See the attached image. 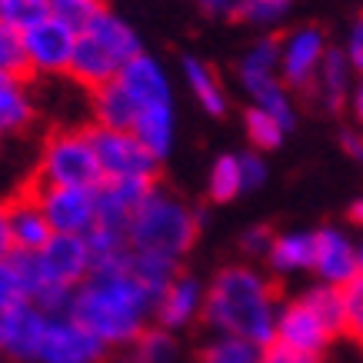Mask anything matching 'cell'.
<instances>
[{
  "instance_id": "cell-15",
  "label": "cell",
  "mask_w": 363,
  "mask_h": 363,
  "mask_svg": "<svg viewBox=\"0 0 363 363\" xmlns=\"http://www.w3.org/2000/svg\"><path fill=\"white\" fill-rule=\"evenodd\" d=\"M313 270L323 284L347 286L353 277H360V253L353 250L340 230L323 227L313 233Z\"/></svg>"
},
{
  "instance_id": "cell-13",
  "label": "cell",
  "mask_w": 363,
  "mask_h": 363,
  "mask_svg": "<svg viewBox=\"0 0 363 363\" xmlns=\"http://www.w3.org/2000/svg\"><path fill=\"white\" fill-rule=\"evenodd\" d=\"M7 223H11L13 253H21V257L40 253L47 243H50V237H54L50 220H47V213H44V207H40V200H37L30 184H27L21 194L7 197Z\"/></svg>"
},
{
  "instance_id": "cell-35",
  "label": "cell",
  "mask_w": 363,
  "mask_h": 363,
  "mask_svg": "<svg viewBox=\"0 0 363 363\" xmlns=\"http://www.w3.org/2000/svg\"><path fill=\"white\" fill-rule=\"evenodd\" d=\"M347 60L357 74H363V17L353 23L350 30V40H347Z\"/></svg>"
},
{
  "instance_id": "cell-4",
  "label": "cell",
  "mask_w": 363,
  "mask_h": 363,
  "mask_svg": "<svg viewBox=\"0 0 363 363\" xmlns=\"http://www.w3.org/2000/svg\"><path fill=\"white\" fill-rule=\"evenodd\" d=\"M137 54H143L140 37L121 13L111 7H100L90 23L77 33V50L70 64V80L84 90H97L104 84L117 80L123 67L130 64Z\"/></svg>"
},
{
  "instance_id": "cell-8",
  "label": "cell",
  "mask_w": 363,
  "mask_h": 363,
  "mask_svg": "<svg viewBox=\"0 0 363 363\" xmlns=\"http://www.w3.org/2000/svg\"><path fill=\"white\" fill-rule=\"evenodd\" d=\"M111 347L77 323L70 313H47L37 363H107Z\"/></svg>"
},
{
  "instance_id": "cell-36",
  "label": "cell",
  "mask_w": 363,
  "mask_h": 363,
  "mask_svg": "<svg viewBox=\"0 0 363 363\" xmlns=\"http://www.w3.org/2000/svg\"><path fill=\"white\" fill-rule=\"evenodd\" d=\"M13 253L11 243V223H7V200H0V260Z\"/></svg>"
},
{
  "instance_id": "cell-29",
  "label": "cell",
  "mask_w": 363,
  "mask_h": 363,
  "mask_svg": "<svg viewBox=\"0 0 363 363\" xmlns=\"http://www.w3.org/2000/svg\"><path fill=\"white\" fill-rule=\"evenodd\" d=\"M54 13L50 0H0V21L13 30H30L33 23L47 21Z\"/></svg>"
},
{
  "instance_id": "cell-25",
  "label": "cell",
  "mask_w": 363,
  "mask_h": 363,
  "mask_svg": "<svg viewBox=\"0 0 363 363\" xmlns=\"http://www.w3.org/2000/svg\"><path fill=\"white\" fill-rule=\"evenodd\" d=\"M243 194V177H240V157H217L213 167H210L207 177V197L213 203H230L233 197Z\"/></svg>"
},
{
  "instance_id": "cell-30",
  "label": "cell",
  "mask_w": 363,
  "mask_h": 363,
  "mask_svg": "<svg viewBox=\"0 0 363 363\" xmlns=\"http://www.w3.org/2000/svg\"><path fill=\"white\" fill-rule=\"evenodd\" d=\"M0 74H21L27 77V57H23V33L0 21Z\"/></svg>"
},
{
  "instance_id": "cell-41",
  "label": "cell",
  "mask_w": 363,
  "mask_h": 363,
  "mask_svg": "<svg viewBox=\"0 0 363 363\" xmlns=\"http://www.w3.org/2000/svg\"><path fill=\"white\" fill-rule=\"evenodd\" d=\"M350 340H353V343H357V347H360V350H363V323H360V327H357V330L350 333Z\"/></svg>"
},
{
  "instance_id": "cell-10",
  "label": "cell",
  "mask_w": 363,
  "mask_h": 363,
  "mask_svg": "<svg viewBox=\"0 0 363 363\" xmlns=\"http://www.w3.org/2000/svg\"><path fill=\"white\" fill-rule=\"evenodd\" d=\"M33 194L54 233L90 237L97 230V187H33Z\"/></svg>"
},
{
  "instance_id": "cell-21",
  "label": "cell",
  "mask_w": 363,
  "mask_h": 363,
  "mask_svg": "<svg viewBox=\"0 0 363 363\" xmlns=\"http://www.w3.org/2000/svg\"><path fill=\"white\" fill-rule=\"evenodd\" d=\"M267 264L274 274L313 270V233H277Z\"/></svg>"
},
{
  "instance_id": "cell-43",
  "label": "cell",
  "mask_w": 363,
  "mask_h": 363,
  "mask_svg": "<svg viewBox=\"0 0 363 363\" xmlns=\"http://www.w3.org/2000/svg\"><path fill=\"white\" fill-rule=\"evenodd\" d=\"M50 4H64V0H50Z\"/></svg>"
},
{
  "instance_id": "cell-23",
  "label": "cell",
  "mask_w": 363,
  "mask_h": 363,
  "mask_svg": "<svg viewBox=\"0 0 363 363\" xmlns=\"http://www.w3.org/2000/svg\"><path fill=\"white\" fill-rule=\"evenodd\" d=\"M350 60H347V50H327L323 57V67L317 74V87H313V97H320L330 111H340L343 97H347V77H350Z\"/></svg>"
},
{
  "instance_id": "cell-37",
  "label": "cell",
  "mask_w": 363,
  "mask_h": 363,
  "mask_svg": "<svg viewBox=\"0 0 363 363\" xmlns=\"http://www.w3.org/2000/svg\"><path fill=\"white\" fill-rule=\"evenodd\" d=\"M340 140H343V147H347L353 157H363V137H357V133H343Z\"/></svg>"
},
{
  "instance_id": "cell-2",
  "label": "cell",
  "mask_w": 363,
  "mask_h": 363,
  "mask_svg": "<svg viewBox=\"0 0 363 363\" xmlns=\"http://www.w3.org/2000/svg\"><path fill=\"white\" fill-rule=\"evenodd\" d=\"M280 290L260 270L247 264H230L217 270L207 284L203 323L220 337H240L257 347H270L280 317Z\"/></svg>"
},
{
  "instance_id": "cell-22",
  "label": "cell",
  "mask_w": 363,
  "mask_h": 363,
  "mask_svg": "<svg viewBox=\"0 0 363 363\" xmlns=\"http://www.w3.org/2000/svg\"><path fill=\"white\" fill-rule=\"evenodd\" d=\"M33 300V280L27 257L11 253L0 260V310H17Z\"/></svg>"
},
{
  "instance_id": "cell-39",
  "label": "cell",
  "mask_w": 363,
  "mask_h": 363,
  "mask_svg": "<svg viewBox=\"0 0 363 363\" xmlns=\"http://www.w3.org/2000/svg\"><path fill=\"white\" fill-rule=\"evenodd\" d=\"M347 217H350V223H357V227H363V200H357V203H353V207H350V213H347Z\"/></svg>"
},
{
  "instance_id": "cell-24",
  "label": "cell",
  "mask_w": 363,
  "mask_h": 363,
  "mask_svg": "<svg viewBox=\"0 0 363 363\" xmlns=\"http://www.w3.org/2000/svg\"><path fill=\"white\" fill-rule=\"evenodd\" d=\"M303 300H307V307L330 327L333 337H347V310H343L340 286L320 284V286H313V290H307Z\"/></svg>"
},
{
  "instance_id": "cell-28",
  "label": "cell",
  "mask_w": 363,
  "mask_h": 363,
  "mask_svg": "<svg viewBox=\"0 0 363 363\" xmlns=\"http://www.w3.org/2000/svg\"><path fill=\"white\" fill-rule=\"evenodd\" d=\"M243 127H247V137L257 150H277L280 140L286 137V127L277 117H270L267 111L260 107H250V111L243 113Z\"/></svg>"
},
{
  "instance_id": "cell-18",
  "label": "cell",
  "mask_w": 363,
  "mask_h": 363,
  "mask_svg": "<svg viewBox=\"0 0 363 363\" xmlns=\"http://www.w3.org/2000/svg\"><path fill=\"white\" fill-rule=\"evenodd\" d=\"M237 77H240L247 94H257L260 87L280 80V37H264L240 57L237 64Z\"/></svg>"
},
{
  "instance_id": "cell-12",
  "label": "cell",
  "mask_w": 363,
  "mask_h": 363,
  "mask_svg": "<svg viewBox=\"0 0 363 363\" xmlns=\"http://www.w3.org/2000/svg\"><path fill=\"white\" fill-rule=\"evenodd\" d=\"M337 340L330 333V327L307 307V300L300 297L294 303H284L280 307V317H277V333L270 347H284L290 353H300V357H317L327 350V343Z\"/></svg>"
},
{
  "instance_id": "cell-20",
  "label": "cell",
  "mask_w": 363,
  "mask_h": 363,
  "mask_svg": "<svg viewBox=\"0 0 363 363\" xmlns=\"http://www.w3.org/2000/svg\"><path fill=\"white\" fill-rule=\"evenodd\" d=\"M90 117H94L90 127H104V130H130L133 127V111L123 90L117 87V80L90 90Z\"/></svg>"
},
{
  "instance_id": "cell-14",
  "label": "cell",
  "mask_w": 363,
  "mask_h": 363,
  "mask_svg": "<svg viewBox=\"0 0 363 363\" xmlns=\"http://www.w3.org/2000/svg\"><path fill=\"white\" fill-rule=\"evenodd\" d=\"M203 300H207V286L200 284L194 274H180L164 286V294L157 300L154 320L157 327L177 333V330H187L194 327L200 317H203Z\"/></svg>"
},
{
  "instance_id": "cell-17",
  "label": "cell",
  "mask_w": 363,
  "mask_h": 363,
  "mask_svg": "<svg viewBox=\"0 0 363 363\" xmlns=\"http://www.w3.org/2000/svg\"><path fill=\"white\" fill-rule=\"evenodd\" d=\"M37 107H33L30 77L21 74H0V137H17L33 123Z\"/></svg>"
},
{
  "instance_id": "cell-9",
  "label": "cell",
  "mask_w": 363,
  "mask_h": 363,
  "mask_svg": "<svg viewBox=\"0 0 363 363\" xmlns=\"http://www.w3.org/2000/svg\"><path fill=\"white\" fill-rule=\"evenodd\" d=\"M327 57V37L320 27H297L280 37V84L286 90L313 94Z\"/></svg>"
},
{
  "instance_id": "cell-1",
  "label": "cell",
  "mask_w": 363,
  "mask_h": 363,
  "mask_svg": "<svg viewBox=\"0 0 363 363\" xmlns=\"http://www.w3.org/2000/svg\"><path fill=\"white\" fill-rule=\"evenodd\" d=\"M157 300L160 294L137 277V270L130 267V250H127L111 264L94 267V274L74 290L67 313L84 323L111 350H127L143 330H150Z\"/></svg>"
},
{
  "instance_id": "cell-40",
  "label": "cell",
  "mask_w": 363,
  "mask_h": 363,
  "mask_svg": "<svg viewBox=\"0 0 363 363\" xmlns=\"http://www.w3.org/2000/svg\"><path fill=\"white\" fill-rule=\"evenodd\" d=\"M7 313L11 310H0V357H4V343H7Z\"/></svg>"
},
{
  "instance_id": "cell-42",
  "label": "cell",
  "mask_w": 363,
  "mask_h": 363,
  "mask_svg": "<svg viewBox=\"0 0 363 363\" xmlns=\"http://www.w3.org/2000/svg\"><path fill=\"white\" fill-rule=\"evenodd\" d=\"M360 274H363V247H360Z\"/></svg>"
},
{
  "instance_id": "cell-27",
  "label": "cell",
  "mask_w": 363,
  "mask_h": 363,
  "mask_svg": "<svg viewBox=\"0 0 363 363\" xmlns=\"http://www.w3.org/2000/svg\"><path fill=\"white\" fill-rule=\"evenodd\" d=\"M197 363H264V347L240 337H217L200 350Z\"/></svg>"
},
{
  "instance_id": "cell-34",
  "label": "cell",
  "mask_w": 363,
  "mask_h": 363,
  "mask_svg": "<svg viewBox=\"0 0 363 363\" xmlns=\"http://www.w3.org/2000/svg\"><path fill=\"white\" fill-rule=\"evenodd\" d=\"M240 177L243 190H257L267 180V164L260 160V154H243L240 157Z\"/></svg>"
},
{
  "instance_id": "cell-26",
  "label": "cell",
  "mask_w": 363,
  "mask_h": 363,
  "mask_svg": "<svg viewBox=\"0 0 363 363\" xmlns=\"http://www.w3.org/2000/svg\"><path fill=\"white\" fill-rule=\"evenodd\" d=\"M127 363H170L177 353L174 333L164 330V327H150L137 337L133 347H127Z\"/></svg>"
},
{
  "instance_id": "cell-38",
  "label": "cell",
  "mask_w": 363,
  "mask_h": 363,
  "mask_svg": "<svg viewBox=\"0 0 363 363\" xmlns=\"http://www.w3.org/2000/svg\"><path fill=\"white\" fill-rule=\"evenodd\" d=\"M353 113L363 123V80H360V87H357V94H353Z\"/></svg>"
},
{
  "instance_id": "cell-33",
  "label": "cell",
  "mask_w": 363,
  "mask_h": 363,
  "mask_svg": "<svg viewBox=\"0 0 363 363\" xmlns=\"http://www.w3.org/2000/svg\"><path fill=\"white\" fill-rule=\"evenodd\" d=\"M274 237L277 233L270 230V227H250V230L240 237V250L247 253V257H267L270 247H274Z\"/></svg>"
},
{
  "instance_id": "cell-5",
  "label": "cell",
  "mask_w": 363,
  "mask_h": 363,
  "mask_svg": "<svg viewBox=\"0 0 363 363\" xmlns=\"http://www.w3.org/2000/svg\"><path fill=\"white\" fill-rule=\"evenodd\" d=\"M33 187H100V160L90 127H57L47 133L37 154V170L27 180Z\"/></svg>"
},
{
  "instance_id": "cell-32",
  "label": "cell",
  "mask_w": 363,
  "mask_h": 363,
  "mask_svg": "<svg viewBox=\"0 0 363 363\" xmlns=\"http://www.w3.org/2000/svg\"><path fill=\"white\" fill-rule=\"evenodd\" d=\"M207 17H220V21H240L250 0H194Z\"/></svg>"
},
{
  "instance_id": "cell-31",
  "label": "cell",
  "mask_w": 363,
  "mask_h": 363,
  "mask_svg": "<svg viewBox=\"0 0 363 363\" xmlns=\"http://www.w3.org/2000/svg\"><path fill=\"white\" fill-rule=\"evenodd\" d=\"M286 7H290V0H250L240 21L260 23V27H270V23H277L280 17H284Z\"/></svg>"
},
{
  "instance_id": "cell-7",
  "label": "cell",
  "mask_w": 363,
  "mask_h": 363,
  "mask_svg": "<svg viewBox=\"0 0 363 363\" xmlns=\"http://www.w3.org/2000/svg\"><path fill=\"white\" fill-rule=\"evenodd\" d=\"M74 50H77V30L54 13L23 30L27 77H70Z\"/></svg>"
},
{
  "instance_id": "cell-6",
  "label": "cell",
  "mask_w": 363,
  "mask_h": 363,
  "mask_svg": "<svg viewBox=\"0 0 363 363\" xmlns=\"http://www.w3.org/2000/svg\"><path fill=\"white\" fill-rule=\"evenodd\" d=\"M90 133H94V150H97L104 184H147V187L157 184L160 160L130 130L90 127Z\"/></svg>"
},
{
  "instance_id": "cell-11",
  "label": "cell",
  "mask_w": 363,
  "mask_h": 363,
  "mask_svg": "<svg viewBox=\"0 0 363 363\" xmlns=\"http://www.w3.org/2000/svg\"><path fill=\"white\" fill-rule=\"evenodd\" d=\"M117 87L123 90V97L130 104L133 121H137L140 113L174 107V87H170V77H167L164 64H160L157 57H150L147 50L137 54L130 64L117 74Z\"/></svg>"
},
{
  "instance_id": "cell-19",
  "label": "cell",
  "mask_w": 363,
  "mask_h": 363,
  "mask_svg": "<svg viewBox=\"0 0 363 363\" xmlns=\"http://www.w3.org/2000/svg\"><path fill=\"white\" fill-rule=\"evenodd\" d=\"M184 80H187L190 94L197 97V104L210 117H223L227 113V90H223L220 77H217V70L207 64V60H200V57H184Z\"/></svg>"
},
{
  "instance_id": "cell-3",
  "label": "cell",
  "mask_w": 363,
  "mask_h": 363,
  "mask_svg": "<svg viewBox=\"0 0 363 363\" xmlns=\"http://www.w3.org/2000/svg\"><path fill=\"white\" fill-rule=\"evenodd\" d=\"M200 237V213L187 200L164 190L160 184L150 187V194L133 210L130 227H127V243L133 253L154 257L164 264L180 267V260L194 250Z\"/></svg>"
},
{
  "instance_id": "cell-16",
  "label": "cell",
  "mask_w": 363,
  "mask_h": 363,
  "mask_svg": "<svg viewBox=\"0 0 363 363\" xmlns=\"http://www.w3.org/2000/svg\"><path fill=\"white\" fill-rule=\"evenodd\" d=\"M47 327V313L37 303H23V307L7 313V343H4V357L11 360H33L37 363V350H40V337Z\"/></svg>"
}]
</instances>
